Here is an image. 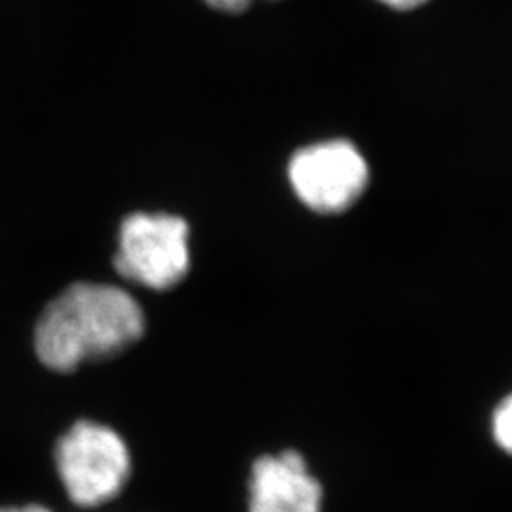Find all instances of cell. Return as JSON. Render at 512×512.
<instances>
[{
    "label": "cell",
    "mask_w": 512,
    "mask_h": 512,
    "mask_svg": "<svg viewBox=\"0 0 512 512\" xmlns=\"http://www.w3.org/2000/svg\"><path fill=\"white\" fill-rule=\"evenodd\" d=\"M147 315L133 294L95 281L65 287L38 315L33 348L40 365L71 374L95 359H110L137 344Z\"/></svg>",
    "instance_id": "1"
},
{
    "label": "cell",
    "mask_w": 512,
    "mask_h": 512,
    "mask_svg": "<svg viewBox=\"0 0 512 512\" xmlns=\"http://www.w3.org/2000/svg\"><path fill=\"white\" fill-rule=\"evenodd\" d=\"M55 471L74 507L101 509L126 490L133 459L126 439L107 423L74 421L55 440Z\"/></svg>",
    "instance_id": "2"
},
{
    "label": "cell",
    "mask_w": 512,
    "mask_h": 512,
    "mask_svg": "<svg viewBox=\"0 0 512 512\" xmlns=\"http://www.w3.org/2000/svg\"><path fill=\"white\" fill-rule=\"evenodd\" d=\"M112 266L122 279L164 293L183 283L192 268L190 224L165 211H135L118 226Z\"/></svg>",
    "instance_id": "3"
},
{
    "label": "cell",
    "mask_w": 512,
    "mask_h": 512,
    "mask_svg": "<svg viewBox=\"0 0 512 512\" xmlns=\"http://www.w3.org/2000/svg\"><path fill=\"white\" fill-rule=\"evenodd\" d=\"M296 198L319 215L348 211L365 194L370 171L359 148L334 139L296 150L287 165Z\"/></svg>",
    "instance_id": "4"
},
{
    "label": "cell",
    "mask_w": 512,
    "mask_h": 512,
    "mask_svg": "<svg viewBox=\"0 0 512 512\" xmlns=\"http://www.w3.org/2000/svg\"><path fill=\"white\" fill-rule=\"evenodd\" d=\"M323 486L302 454L260 456L251 467L249 512H321Z\"/></svg>",
    "instance_id": "5"
},
{
    "label": "cell",
    "mask_w": 512,
    "mask_h": 512,
    "mask_svg": "<svg viewBox=\"0 0 512 512\" xmlns=\"http://www.w3.org/2000/svg\"><path fill=\"white\" fill-rule=\"evenodd\" d=\"M492 435L495 444L512 456V393L495 406L492 416Z\"/></svg>",
    "instance_id": "6"
},
{
    "label": "cell",
    "mask_w": 512,
    "mask_h": 512,
    "mask_svg": "<svg viewBox=\"0 0 512 512\" xmlns=\"http://www.w3.org/2000/svg\"><path fill=\"white\" fill-rule=\"evenodd\" d=\"M202 2L205 6H209L211 10L220 12V14L238 16V14H243L245 10H249L255 0H202Z\"/></svg>",
    "instance_id": "7"
},
{
    "label": "cell",
    "mask_w": 512,
    "mask_h": 512,
    "mask_svg": "<svg viewBox=\"0 0 512 512\" xmlns=\"http://www.w3.org/2000/svg\"><path fill=\"white\" fill-rule=\"evenodd\" d=\"M0 512H54L46 505L40 503H25V505H4Z\"/></svg>",
    "instance_id": "8"
},
{
    "label": "cell",
    "mask_w": 512,
    "mask_h": 512,
    "mask_svg": "<svg viewBox=\"0 0 512 512\" xmlns=\"http://www.w3.org/2000/svg\"><path fill=\"white\" fill-rule=\"evenodd\" d=\"M380 2L391 6V8H395V10H412V8H418V6H421V4L427 2V0H380Z\"/></svg>",
    "instance_id": "9"
}]
</instances>
